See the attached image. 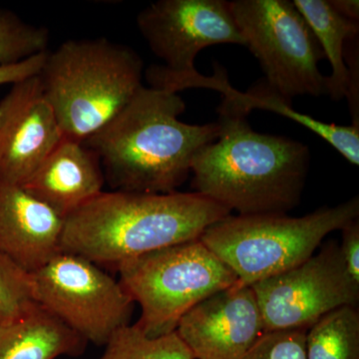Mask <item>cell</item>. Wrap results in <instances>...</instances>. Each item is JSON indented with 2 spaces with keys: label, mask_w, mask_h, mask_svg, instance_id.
<instances>
[{
  "label": "cell",
  "mask_w": 359,
  "mask_h": 359,
  "mask_svg": "<svg viewBox=\"0 0 359 359\" xmlns=\"http://www.w3.org/2000/svg\"><path fill=\"white\" fill-rule=\"evenodd\" d=\"M116 269L122 287L141 306L136 325L149 337L172 334L196 304L238 283L200 238L153 250Z\"/></svg>",
  "instance_id": "obj_6"
},
{
  "label": "cell",
  "mask_w": 359,
  "mask_h": 359,
  "mask_svg": "<svg viewBox=\"0 0 359 359\" xmlns=\"http://www.w3.org/2000/svg\"><path fill=\"white\" fill-rule=\"evenodd\" d=\"M88 342L35 302L18 318L0 325V359L77 358Z\"/></svg>",
  "instance_id": "obj_15"
},
{
  "label": "cell",
  "mask_w": 359,
  "mask_h": 359,
  "mask_svg": "<svg viewBox=\"0 0 359 359\" xmlns=\"http://www.w3.org/2000/svg\"><path fill=\"white\" fill-rule=\"evenodd\" d=\"M231 13L259 60L264 86L292 102L297 96L327 94L318 63L323 49L304 16L290 0H235Z\"/></svg>",
  "instance_id": "obj_7"
},
{
  "label": "cell",
  "mask_w": 359,
  "mask_h": 359,
  "mask_svg": "<svg viewBox=\"0 0 359 359\" xmlns=\"http://www.w3.org/2000/svg\"><path fill=\"white\" fill-rule=\"evenodd\" d=\"M185 110L178 93L142 86L119 114L84 142L98 155L113 190L170 194L185 183L193 158L219 131L217 122H182Z\"/></svg>",
  "instance_id": "obj_2"
},
{
  "label": "cell",
  "mask_w": 359,
  "mask_h": 359,
  "mask_svg": "<svg viewBox=\"0 0 359 359\" xmlns=\"http://www.w3.org/2000/svg\"><path fill=\"white\" fill-rule=\"evenodd\" d=\"M63 222L22 187L0 181V252L28 273L61 252Z\"/></svg>",
  "instance_id": "obj_13"
},
{
  "label": "cell",
  "mask_w": 359,
  "mask_h": 359,
  "mask_svg": "<svg viewBox=\"0 0 359 359\" xmlns=\"http://www.w3.org/2000/svg\"><path fill=\"white\" fill-rule=\"evenodd\" d=\"M175 332L195 359H242L266 334L254 290L238 283L196 304Z\"/></svg>",
  "instance_id": "obj_12"
},
{
  "label": "cell",
  "mask_w": 359,
  "mask_h": 359,
  "mask_svg": "<svg viewBox=\"0 0 359 359\" xmlns=\"http://www.w3.org/2000/svg\"><path fill=\"white\" fill-rule=\"evenodd\" d=\"M143 60L107 39L68 40L47 52L39 77L63 136L85 142L143 86Z\"/></svg>",
  "instance_id": "obj_4"
},
{
  "label": "cell",
  "mask_w": 359,
  "mask_h": 359,
  "mask_svg": "<svg viewBox=\"0 0 359 359\" xmlns=\"http://www.w3.org/2000/svg\"><path fill=\"white\" fill-rule=\"evenodd\" d=\"M34 302L32 273L0 252V325L18 318Z\"/></svg>",
  "instance_id": "obj_21"
},
{
  "label": "cell",
  "mask_w": 359,
  "mask_h": 359,
  "mask_svg": "<svg viewBox=\"0 0 359 359\" xmlns=\"http://www.w3.org/2000/svg\"><path fill=\"white\" fill-rule=\"evenodd\" d=\"M340 256L348 276L359 285V221L353 219L341 229Z\"/></svg>",
  "instance_id": "obj_23"
},
{
  "label": "cell",
  "mask_w": 359,
  "mask_h": 359,
  "mask_svg": "<svg viewBox=\"0 0 359 359\" xmlns=\"http://www.w3.org/2000/svg\"><path fill=\"white\" fill-rule=\"evenodd\" d=\"M63 137L39 75L13 84L0 100V181L23 185Z\"/></svg>",
  "instance_id": "obj_11"
},
{
  "label": "cell",
  "mask_w": 359,
  "mask_h": 359,
  "mask_svg": "<svg viewBox=\"0 0 359 359\" xmlns=\"http://www.w3.org/2000/svg\"><path fill=\"white\" fill-rule=\"evenodd\" d=\"M137 25L153 53L163 61L146 71L150 87L178 93L195 88L199 52L218 44L245 46V40L224 0H160L137 16Z\"/></svg>",
  "instance_id": "obj_8"
},
{
  "label": "cell",
  "mask_w": 359,
  "mask_h": 359,
  "mask_svg": "<svg viewBox=\"0 0 359 359\" xmlns=\"http://www.w3.org/2000/svg\"><path fill=\"white\" fill-rule=\"evenodd\" d=\"M330 4L340 15L351 20H359L358 0H330Z\"/></svg>",
  "instance_id": "obj_26"
},
{
  "label": "cell",
  "mask_w": 359,
  "mask_h": 359,
  "mask_svg": "<svg viewBox=\"0 0 359 359\" xmlns=\"http://www.w3.org/2000/svg\"><path fill=\"white\" fill-rule=\"evenodd\" d=\"M306 330H278L264 334L242 359H306Z\"/></svg>",
  "instance_id": "obj_22"
},
{
  "label": "cell",
  "mask_w": 359,
  "mask_h": 359,
  "mask_svg": "<svg viewBox=\"0 0 359 359\" xmlns=\"http://www.w3.org/2000/svg\"><path fill=\"white\" fill-rule=\"evenodd\" d=\"M358 216V197L301 218L231 214L210 226L200 241L235 273L238 285L250 287L304 263L327 235Z\"/></svg>",
  "instance_id": "obj_5"
},
{
  "label": "cell",
  "mask_w": 359,
  "mask_h": 359,
  "mask_svg": "<svg viewBox=\"0 0 359 359\" xmlns=\"http://www.w3.org/2000/svg\"><path fill=\"white\" fill-rule=\"evenodd\" d=\"M35 302L96 346L130 325L135 302L98 264L59 252L32 273Z\"/></svg>",
  "instance_id": "obj_9"
},
{
  "label": "cell",
  "mask_w": 359,
  "mask_h": 359,
  "mask_svg": "<svg viewBox=\"0 0 359 359\" xmlns=\"http://www.w3.org/2000/svg\"><path fill=\"white\" fill-rule=\"evenodd\" d=\"M105 346L99 359H195L176 332L149 337L136 323L118 330Z\"/></svg>",
  "instance_id": "obj_19"
},
{
  "label": "cell",
  "mask_w": 359,
  "mask_h": 359,
  "mask_svg": "<svg viewBox=\"0 0 359 359\" xmlns=\"http://www.w3.org/2000/svg\"><path fill=\"white\" fill-rule=\"evenodd\" d=\"M47 52L36 54L15 65H0V85L14 84L26 78L39 75L44 65Z\"/></svg>",
  "instance_id": "obj_25"
},
{
  "label": "cell",
  "mask_w": 359,
  "mask_h": 359,
  "mask_svg": "<svg viewBox=\"0 0 359 359\" xmlns=\"http://www.w3.org/2000/svg\"><path fill=\"white\" fill-rule=\"evenodd\" d=\"M104 184L98 155L84 142L63 137L21 187L65 219L102 193Z\"/></svg>",
  "instance_id": "obj_14"
},
{
  "label": "cell",
  "mask_w": 359,
  "mask_h": 359,
  "mask_svg": "<svg viewBox=\"0 0 359 359\" xmlns=\"http://www.w3.org/2000/svg\"><path fill=\"white\" fill-rule=\"evenodd\" d=\"M219 136L193 158L196 193L238 215L287 214L301 203L308 178V146L255 131L249 113L224 99Z\"/></svg>",
  "instance_id": "obj_1"
},
{
  "label": "cell",
  "mask_w": 359,
  "mask_h": 359,
  "mask_svg": "<svg viewBox=\"0 0 359 359\" xmlns=\"http://www.w3.org/2000/svg\"><path fill=\"white\" fill-rule=\"evenodd\" d=\"M47 28L26 22L18 14L0 9V65H15L47 51Z\"/></svg>",
  "instance_id": "obj_20"
},
{
  "label": "cell",
  "mask_w": 359,
  "mask_h": 359,
  "mask_svg": "<svg viewBox=\"0 0 359 359\" xmlns=\"http://www.w3.org/2000/svg\"><path fill=\"white\" fill-rule=\"evenodd\" d=\"M199 88L216 90L223 94L224 99L236 104L241 109L250 113L252 109H266L289 118L304 128L311 130L334 148L351 165H359V127L351 125H337L321 122L311 116L297 112L292 102L271 91L264 85L257 86L248 93L233 88L229 82L226 71L221 65H215L212 77L203 76Z\"/></svg>",
  "instance_id": "obj_16"
},
{
  "label": "cell",
  "mask_w": 359,
  "mask_h": 359,
  "mask_svg": "<svg viewBox=\"0 0 359 359\" xmlns=\"http://www.w3.org/2000/svg\"><path fill=\"white\" fill-rule=\"evenodd\" d=\"M346 59L347 69L351 75V86L346 99L353 117V125L359 127L358 36L347 40L344 48V60Z\"/></svg>",
  "instance_id": "obj_24"
},
{
  "label": "cell",
  "mask_w": 359,
  "mask_h": 359,
  "mask_svg": "<svg viewBox=\"0 0 359 359\" xmlns=\"http://www.w3.org/2000/svg\"><path fill=\"white\" fill-rule=\"evenodd\" d=\"M306 359H359L358 306H341L306 332Z\"/></svg>",
  "instance_id": "obj_18"
},
{
  "label": "cell",
  "mask_w": 359,
  "mask_h": 359,
  "mask_svg": "<svg viewBox=\"0 0 359 359\" xmlns=\"http://www.w3.org/2000/svg\"><path fill=\"white\" fill-rule=\"evenodd\" d=\"M250 287L266 332L308 330L325 314L359 302V285L347 273L335 241L299 266Z\"/></svg>",
  "instance_id": "obj_10"
},
{
  "label": "cell",
  "mask_w": 359,
  "mask_h": 359,
  "mask_svg": "<svg viewBox=\"0 0 359 359\" xmlns=\"http://www.w3.org/2000/svg\"><path fill=\"white\" fill-rule=\"evenodd\" d=\"M230 215L196 192L103 191L66 217L60 250L117 268L153 250L198 240Z\"/></svg>",
  "instance_id": "obj_3"
},
{
  "label": "cell",
  "mask_w": 359,
  "mask_h": 359,
  "mask_svg": "<svg viewBox=\"0 0 359 359\" xmlns=\"http://www.w3.org/2000/svg\"><path fill=\"white\" fill-rule=\"evenodd\" d=\"M294 4L306 20L325 58L332 66V75L327 77V94L332 100L340 101L348 95L351 75L344 48L347 40L358 36V21L348 20L330 4V0H294Z\"/></svg>",
  "instance_id": "obj_17"
}]
</instances>
